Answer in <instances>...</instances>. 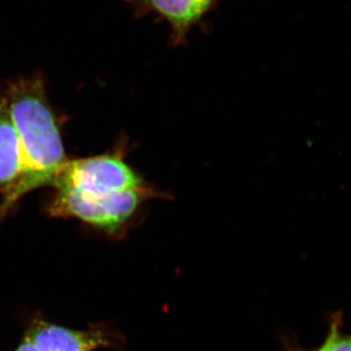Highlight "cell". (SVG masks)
Masks as SVG:
<instances>
[{"label": "cell", "instance_id": "6da1fadb", "mask_svg": "<svg viewBox=\"0 0 351 351\" xmlns=\"http://www.w3.org/2000/svg\"><path fill=\"white\" fill-rule=\"evenodd\" d=\"M1 98L5 100L17 129L23 156L19 184L0 210V216H5L27 193L52 186L69 158L41 73L7 82Z\"/></svg>", "mask_w": 351, "mask_h": 351}, {"label": "cell", "instance_id": "7a4b0ae2", "mask_svg": "<svg viewBox=\"0 0 351 351\" xmlns=\"http://www.w3.org/2000/svg\"><path fill=\"white\" fill-rule=\"evenodd\" d=\"M163 195L149 184L105 196L55 191L47 213L54 218L80 219L108 237L121 239L141 218L147 203Z\"/></svg>", "mask_w": 351, "mask_h": 351}, {"label": "cell", "instance_id": "3957f363", "mask_svg": "<svg viewBox=\"0 0 351 351\" xmlns=\"http://www.w3.org/2000/svg\"><path fill=\"white\" fill-rule=\"evenodd\" d=\"M126 143L112 152L69 159L58 173L52 188L84 196H105L142 188L147 182L126 162Z\"/></svg>", "mask_w": 351, "mask_h": 351}, {"label": "cell", "instance_id": "277c9868", "mask_svg": "<svg viewBox=\"0 0 351 351\" xmlns=\"http://www.w3.org/2000/svg\"><path fill=\"white\" fill-rule=\"evenodd\" d=\"M24 320V336L38 351L119 350L124 346L123 336L106 323L76 330L46 319L38 311L27 314Z\"/></svg>", "mask_w": 351, "mask_h": 351}, {"label": "cell", "instance_id": "5b68a950", "mask_svg": "<svg viewBox=\"0 0 351 351\" xmlns=\"http://www.w3.org/2000/svg\"><path fill=\"white\" fill-rule=\"evenodd\" d=\"M135 16L154 15L169 25L174 45L186 43L189 34L219 0H125Z\"/></svg>", "mask_w": 351, "mask_h": 351}, {"label": "cell", "instance_id": "8992f818", "mask_svg": "<svg viewBox=\"0 0 351 351\" xmlns=\"http://www.w3.org/2000/svg\"><path fill=\"white\" fill-rule=\"evenodd\" d=\"M23 174V156L17 129L3 98L0 99V210L10 199Z\"/></svg>", "mask_w": 351, "mask_h": 351}, {"label": "cell", "instance_id": "52a82bcc", "mask_svg": "<svg viewBox=\"0 0 351 351\" xmlns=\"http://www.w3.org/2000/svg\"><path fill=\"white\" fill-rule=\"evenodd\" d=\"M339 318L332 321L326 341L316 351H351V335H343L339 331Z\"/></svg>", "mask_w": 351, "mask_h": 351}, {"label": "cell", "instance_id": "ba28073f", "mask_svg": "<svg viewBox=\"0 0 351 351\" xmlns=\"http://www.w3.org/2000/svg\"><path fill=\"white\" fill-rule=\"evenodd\" d=\"M13 351H38V350L32 343L31 339L23 335V338L21 339L19 345Z\"/></svg>", "mask_w": 351, "mask_h": 351}]
</instances>
